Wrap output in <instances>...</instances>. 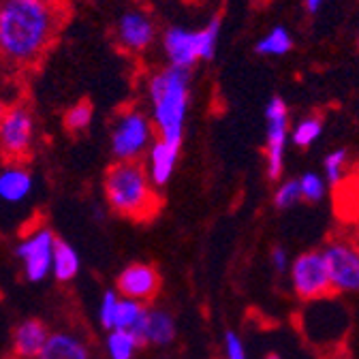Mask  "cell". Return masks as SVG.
<instances>
[{"mask_svg":"<svg viewBox=\"0 0 359 359\" xmlns=\"http://www.w3.org/2000/svg\"><path fill=\"white\" fill-rule=\"evenodd\" d=\"M62 0H0V60L9 69L36 67L67 22Z\"/></svg>","mask_w":359,"mask_h":359,"instance_id":"6da1fadb","label":"cell"},{"mask_svg":"<svg viewBox=\"0 0 359 359\" xmlns=\"http://www.w3.org/2000/svg\"><path fill=\"white\" fill-rule=\"evenodd\" d=\"M150 120L158 140L182 146L191 103V71L165 67L148 79Z\"/></svg>","mask_w":359,"mask_h":359,"instance_id":"7a4b0ae2","label":"cell"},{"mask_svg":"<svg viewBox=\"0 0 359 359\" xmlns=\"http://www.w3.org/2000/svg\"><path fill=\"white\" fill-rule=\"evenodd\" d=\"M103 187L107 203L118 216L146 222L161 210V197L140 161H116L109 165Z\"/></svg>","mask_w":359,"mask_h":359,"instance_id":"3957f363","label":"cell"},{"mask_svg":"<svg viewBox=\"0 0 359 359\" xmlns=\"http://www.w3.org/2000/svg\"><path fill=\"white\" fill-rule=\"evenodd\" d=\"M220 18L210 20L199 30L169 26L163 32V52L169 67L191 71L201 60H212L220 39Z\"/></svg>","mask_w":359,"mask_h":359,"instance_id":"277c9868","label":"cell"},{"mask_svg":"<svg viewBox=\"0 0 359 359\" xmlns=\"http://www.w3.org/2000/svg\"><path fill=\"white\" fill-rule=\"evenodd\" d=\"M154 124L140 107H124L111 124V152L118 161H140L154 142Z\"/></svg>","mask_w":359,"mask_h":359,"instance_id":"5b68a950","label":"cell"},{"mask_svg":"<svg viewBox=\"0 0 359 359\" xmlns=\"http://www.w3.org/2000/svg\"><path fill=\"white\" fill-rule=\"evenodd\" d=\"M34 144V118L28 105H7L0 118V152L7 165L28 161Z\"/></svg>","mask_w":359,"mask_h":359,"instance_id":"8992f818","label":"cell"},{"mask_svg":"<svg viewBox=\"0 0 359 359\" xmlns=\"http://www.w3.org/2000/svg\"><path fill=\"white\" fill-rule=\"evenodd\" d=\"M265 161H267V177L278 180L285 167V152L289 140V109L280 97H272L265 107Z\"/></svg>","mask_w":359,"mask_h":359,"instance_id":"52a82bcc","label":"cell"},{"mask_svg":"<svg viewBox=\"0 0 359 359\" xmlns=\"http://www.w3.org/2000/svg\"><path fill=\"white\" fill-rule=\"evenodd\" d=\"M321 255L332 289L338 293H359V248L346 240H334Z\"/></svg>","mask_w":359,"mask_h":359,"instance_id":"ba28073f","label":"cell"},{"mask_svg":"<svg viewBox=\"0 0 359 359\" xmlns=\"http://www.w3.org/2000/svg\"><path fill=\"white\" fill-rule=\"evenodd\" d=\"M291 272V285L297 297L302 299H319L325 297L332 291L330 276H327V265L321 255V250H310L299 255L293 265H289Z\"/></svg>","mask_w":359,"mask_h":359,"instance_id":"9c48e42d","label":"cell"},{"mask_svg":"<svg viewBox=\"0 0 359 359\" xmlns=\"http://www.w3.org/2000/svg\"><path fill=\"white\" fill-rule=\"evenodd\" d=\"M54 244L56 236L48 227H39L18 246L15 252L24 263V274L30 283H41L50 276L54 261Z\"/></svg>","mask_w":359,"mask_h":359,"instance_id":"30bf717a","label":"cell"},{"mask_svg":"<svg viewBox=\"0 0 359 359\" xmlns=\"http://www.w3.org/2000/svg\"><path fill=\"white\" fill-rule=\"evenodd\" d=\"M118 45L128 54H144L156 39V26L144 11H126L116 24Z\"/></svg>","mask_w":359,"mask_h":359,"instance_id":"8fae6325","label":"cell"},{"mask_svg":"<svg viewBox=\"0 0 359 359\" xmlns=\"http://www.w3.org/2000/svg\"><path fill=\"white\" fill-rule=\"evenodd\" d=\"M161 289V276L156 267L148 263H130L118 274L116 293H122L126 299L135 302H150Z\"/></svg>","mask_w":359,"mask_h":359,"instance_id":"7c38bea8","label":"cell"},{"mask_svg":"<svg viewBox=\"0 0 359 359\" xmlns=\"http://www.w3.org/2000/svg\"><path fill=\"white\" fill-rule=\"evenodd\" d=\"M180 148L182 146L165 142V140H154L152 146L148 148L146 173L150 177V182L154 184V189H163L169 184V180L177 165V158H180Z\"/></svg>","mask_w":359,"mask_h":359,"instance_id":"4fadbf2b","label":"cell"},{"mask_svg":"<svg viewBox=\"0 0 359 359\" xmlns=\"http://www.w3.org/2000/svg\"><path fill=\"white\" fill-rule=\"evenodd\" d=\"M135 338H137L140 346H144V344L165 346V344L173 342V338H175V321L167 310L146 308V314H144L142 325Z\"/></svg>","mask_w":359,"mask_h":359,"instance_id":"5bb4252c","label":"cell"},{"mask_svg":"<svg viewBox=\"0 0 359 359\" xmlns=\"http://www.w3.org/2000/svg\"><path fill=\"white\" fill-rule=\"evenodd\" d=\"M48 338V325L39 319H26L13 332V355L18 359H36Z\"/></svg>","mask_w":359,"mask_h":359,"instance_id":"9a60e30c","label":"cell"},{"mask_svg":"<svg viewBox=\"0 0 359 359\" xmlns=\"http://www.w3.org/2000/svg\"><path fill=\"white\" fill-rule=\"evenodd\" d=\"M32 191V175L30 171L20 165H5V169L0 171V199L7 203H20L24 201Z\"/></svg>","mask_w":359,"mask_h":359,"instance_id":"2e32d148","label":"cell"},{"mask_svg":"<svg viewBox=\"0 0 359 359\" xmlns=\"http://www.w3.org/2000/svg\"><path fill=\"white\" fill-rule=\"evenodd\" d=\"M36 359H93L81 338L69 332L50 334L41 355Z\"/></svg>","mask_w":359,"mask_h":359,"instance_id":"e0dca14e","label":"cell"},{"mask_svg":"<svg viewBox=\"0 0 359 359\" xmlns=\"http://www.w3.org/2000/svg\"><path fill=\"white\" fill-rule=\"evenodd\" d=\"M52 269H54V276H56L58 283H71L79 272V255H77V250L71 244H67L65 240H58V238H56V244H54Z\"/></svg>","mask_w":359,"mask_h":359,"instance_id":"ac0fdd59","label":"cell"},{"mask_svg":"<svg viewBox=\"0 0 359 359\" xmlns=\"http://www.w3.org/2000/svg\"><path fill=\"white\" fill-rule=\"evenodd\" d=\"M291 48H293V36L285 26H274L255 45L259 56H285L291 52Z\"/></svg>","mask_w":359,"mask_h":359,"instance_id":"d6986e66","label":"cell"},{"mask_svg":"<svg viewBox=\"0 0 359 359\" xmlns=\"http://www.w3.org/2000/svg\"><path fill=\"white\" fill-rule=\"evenodd\" d=\"M144 314H146V306H144L142 302L120 297L118 310H116V323H114V330H124V332H130L133 336H137V330H140V325H142Z\"/></svg>","mask_w":359,"mask_h":359,"instance_id":"ffe728a7","label":"cell"},{"mask_svg":"<svg viewBox=\"0 0 359 359\" xmlns=\"http://www.w3.org/2000/svg\"><path fill=\"white\" fill-rule=\"evenodd\" d=\"M140 348V342L130 332L111 330L107 336V353L111 359H133L135 351Z\"/></svg>","mask_w":359,"mask_h":359,"instance_id":"44dd1931","label":"cell"},{"mask_svg":"<svg viewBox=\"0 0 359 359\" xmlns=\"http://www.w3.org/2000/svg\"><path fill=\"white\" fill-rule=\"evenodd\" d=\"M321 133H323V122L321 118H304L297 122V126L293 128V144L297 148H310L314 142H317L321 137Z\"/></svg>","mask_w":359,"mask_h":359,"instance_id":"7402d4cb","label":"cell"},{"mask_svg":"<svg viewBox=\"0 0 359 359\" xmlns=\"http://www.w3.org/2000/svg\"><path fill=\"white\" fill-rule=\"evenodd\" d=\"M93 114H95V109H93V103H90V101L75 103L65 114V120H62L65 128L69 133H83L90 126V122H93Z\"/></svg>","mask_w":359,"mask_h":359,"instance_id":"603a6c76","label":"cell"},{"mask_svg":"<svg viewBox=\"0 0 359 359\" xmlns=\"http://www.w3.org/2000/svg\"><path fill=\"white\" fill-rule=\"evenodd\" d=\"M297 184H299V199L308 201V203H317L323 199L325 195V182H323V177L317 175V173H304L299 180H297Z\"/></svg>","mask_w":359,"mask_h":359,"instance_id":"cb8c5ba5","label":"cell"},{"mask_svg":"<svg viewBox=\"0 0 359 359\" xmlns=\"http://www.w3.org/2000/svg\"><path fill=\"white\" fill-rule=\"evenodd\" d=\"M346 158H348V152L344 148H338L334 150L332 154H327L325 158V173H327V182L330 184H340L342 177H344V167H346Z\"/></svg>","mask_w":359,"mask_h":359,"instance_id":"d4e9b609","label":"cell"},{"mask_svg":"<svg viewBox=\"0 0 359 359\" xmlns=\"http://www.w3.org/2000/svg\"><path fill=\"white\" fill-rule=\"evenodd\" d=\"M118 293L116 291H107L101 299V308H99V321L103 325V330L111 332L114 323H116V310H118Z\"/></svg>","mask_w":359,"mask_h":359,"instance_id":"484cf974","label":"cell"},{"mask_svg":"<svg viewBox=\"0 0 359 359\" xmlns=\"http://www.w3.org/2000/svg\"><path fill=\"white\" fill-rule=\"evenodd\" d=\"M297 199H299V184H297V180H287V182H283L278 187V191L274 195V203L280 210L291 208Z\"/></svg>","mask_w":359,"mask_h":359,"instance_id":"4316f807","label":"cell"},{"mask_svg":"<svg viewBox=\"0 0 359 359\" xmlns=\"http://www.w3.org/2000/svg\"><path fill=\"white\" fill-rule=\"evenodd\" d=\"M224 355H227V359H248L244 342L236 332L224 334Z\"/></svg>","mask_w":359,"mask_h":359,"instance_id":"83f0119b","label":"cell"},{"mask_svg":"<svg viewBox=\"0 0 359 359\" xmlns=\"http://www.w3.org/2000/svg\"><path fill=\"white\" fill-rule=\"evenodd\" d=\"M272 265H274V269L276 272H287L289 269V255H287V250L283 248V246H276V248H272Z\"/></svg>","mask_w":359,"mask_h":359,"instance_id":"f1b7e54d","label":"cell"},{"mask_svg":"<svg viewBox=\"0 0 359 359\" xmlns=\"http://www.w3.org/2000/svg\"><path fill=\"white\" fill-rule=\"evenodd\" d=\"M323 5V0H306V11L308 13H317Z\"/></svg>","mask_w":359,"mask_h":359,"instance_id":"f546056e","label":"cell"},{"mask_svg":"<svg viewBox=\"0 0 359 359\" xmlns=\"http://www.w3.org/2000/svg\"><path fill=\"white\" fill-rule=\"evenodd\" d=\"M5 109H7V105L0 101V118H3V114H5Z\"/></svg>","mask_w":359,"mask_h":359,"instance_id":"4dcf8cb0","label":"cell"},{"mask_svg":"<svg viewBox=\"0 0 359 359\" xmlns=\"http://www.w3.org/2000/svg\"><path fill=\"white\" fill-rule=\"evenodd\" d=\"M267 359H280V357H278V355H274V353H272V355H267Z\"/></svg>","mask_w":359,"mask_h":359,"instance_id":"1f68e13d","label":"cell"},{"mask_svg":"<svg viewBox=\"0 0 359 359\" xmlns=\"http://www.w3.org/2000/svg\"><path fill=\"white\" fill-rule=\"evenodd\" d=\"M357 48H359V36H357Z\"/></svg>","mask_w":359,"mask_h":359,"instance_id":"d6a6232c","label":"cell"},{"mask_svg":"<svg viewBox=\"0 0 359 359\" xmlns=\"http://www.w3.org/2000/svg\"><path fill=\"white\" fill-rule=\"evenodd\" d=\"M13 359H18V357H13Z\"/></svg>","mask_w":359,"mask_h":359,"instance_id":"836d02e7","label":"cell"}]
</instances>
